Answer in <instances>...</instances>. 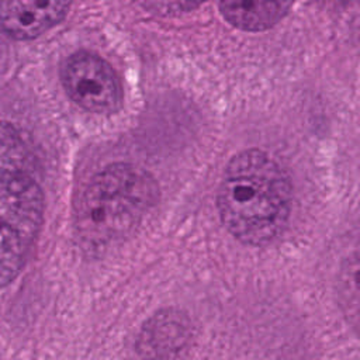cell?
<instances>
[{
	"label": "cell",
	"instance_id": "6da1fadb",
	"mask_svg": "<svg viewBox=\"0 0 360 360\" xmlns=\"http://www.w3.org/2000/svg\"><path fill=\"white\" fill-rule=\"evenodd\" d=\"M225 228L240 242L264 245L284 229L291 211V183L264 152L249 149L233 156L218 190Z\"/></svg>",
	"mask_w": 360,
	"mask_h": 360
},
{
	"label": "cell",
	"instance_id": "7a4b0ae2",
	"mask_svg": "<svg viewBox=\"0 0 360 360\" xmlns=\"http://www.w3.org/2000/svg\"><path fill=\"white\" fill-rule=\"evenodd\" d=\"M159 190L141 167L115 163L98 172L86 186L75 210L82 242L104 246L135 231L155 208Z\"/></svg>",
	"mask_w": 360,
	"mask_h": 360
},
{
	"label": "cell",
	"instance_id": "3957f363",
	"mask_svg": "<svg viewBox=\"0 0 360 360\" xmlns=\"http://www.w3.org/2000/svg\"><path fill=\"white\" fill-rule=\"evenodd\" d=\"M42 214V191L27 172L0 174V288L24 266Z\"/></svg>",
	"mask_w": 360,
	"mask_h": 360
},
{
	"label": "cell",
	"instance_id": "277c9868",
	"mask_svg": "<svg viewBox=\"0 0 360 360\" xmlns=\"http://www.w3.org/2000/svg\"><path fill=\"white\" fill-rule=\"evenodd\" d=\"M62 83L76 104L93 112H112L122 100L115 72L93 53L79 52L70 56L62 69Z\"/></svg>",
	"mask_w": 360,
	"mask_h": 360
},
{
	"label": "cell",
	"instance_id": "5b68a950",
	"mask_svg": "<svg viewBox=\"0 0 360 360\" xmlns=\"http://www.w3.org/2000/svg\"><path fill=\"white\" fill-rule=\"evenodd\" d=\"M70 0H1L0 28L15 39L35 38L66 14Z\"/></svg>",
	"mask_w": 360,
	"mask_h": 360
},
{
	"label": "cell",
	"instance_id": "8992f818",
	"mask_svg": "<svg viewBox=\"0 0 360 360\" xmlns=\"http://www.w3.org/2000/svg\"><path fill=\"white\" fill-rule=\"evenodd\" d=\"M294 0H218L222 15L245 31H262L274 25Z\"/></svg>",
	"mask_w": 360,
	"mask_h": 360
},
{
	"label": "cell",
	"instance_id": "52a82bcc",
	"mask_svg": "<svg viewBox=\"0 0 360 360\" xmlns=\"http://www.w3.org/2000/svg\"><path fill=\"white\" fill-rule=\"evenodd\" d=\"M27 172V148L17 131L0 121V174Z\"/></svg>",
	"mask_w": 360,
	"mask_h": 360
},
{
	"label": "cell",
	"instance_id": "ba28073f",
	"mask_svg": "<svg viewBox=\"0 0 360 360\" xmlns=\"http://www.w3.org/2000/svg\"><path fill=\"white\" fill-rule=\"evenodd\" d=\"M143 8L158 15H173L190 11L204 0H136Z\"/></svg>",
	"mask_w": 360,
	"mask_h": 360
}]
</instances>
